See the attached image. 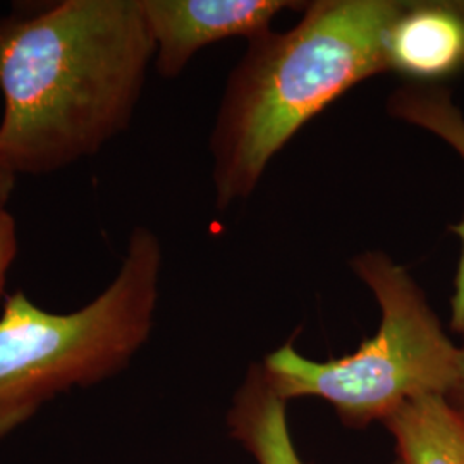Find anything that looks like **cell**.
I'll return each instance as SVG.
<instances>
[{
  "label": "cell",
  "instance_id": "9",
  "mask_svg": "<svg viewBox=\"0 0 464 464\" xmlns=\"http://www.w3.org/2000/svg\"><path fill=\"white\" fill-rule=\"evenodd\" d=\"M382 423L394 437L399 464H464V415L446 396L408 401Z\"/></svg>",
  "mask_w": 464,
  "mask_h": 464
},
{
  "label": "cell",
  "instance_id": "4",
  "mask_svg": "<svg viewBox=\"0 0 464 464\" xmlns=\"http://www.w3.org/2000/svg\"><path fill=\"white\" fill-rule=\"evenodd\" d=\"M351 268L381 306L377 334L329 362L303 356L289 341L266 354L264 366L282 398L324 399L343 425L362 430L408 401L448 396L459 346L406 266L370 249L354 255Z\"/></svg>",
  "mask_w": 464,
  "mask_h": 464
},
{
  "label": "cell",
  "instance_id": "1",
  "mask_svg": "<svg viewBox=\"0 0 464 464\" xmlns=\"http://www.w3.org/2000/svg\"><path fill=\"white\" fill-rule=\"evenodd\" d=\"M155 61L141 0H63L0 17V160L49 176L128 131Z\"/></svg>",
  "mask_w": 464,
  "mask_h": 464
},
{
  "label": "cell",
  "instance_id": "10",
  "mask_svg": "<svg viewBox=\"0 0 464 464\" xmlns=\"http://www.w3.org/2000/svg\"><path fill=\"white\" fill-rule=\"evenodd\" d=\"M17 255L16 218L0 203V303L5 299L7 276Z\"/></svg>",
  "mask_w": 464,
  "mask_h": 464
},
{
  "label": "cell",
  "instance_id": "7",
  "mask_svg": "<svg viewBox=\"0 0 464 464\" xmlns=\"http://www.w3.org/2000/svg\"><path fill=\"white\" fill-rule=\"evenodd\" d=\"M229 435L256 464H308L299 458L287 429V399L282 398L264 363H251L226 416Z\"/></svg>",
  "mask_w": 464,
  "mask_h": 464
},
{
  "label": "cell",
  "instance_id": "11",
  "mask_svg": "<svg viewBox=\"0 0 464 464\" xmlns=\"http://www.w3.org/2000/svg\"><path fill=\"white\" fill-rule=\"evenodd\" d=\"M446 399L461 415H464V341L463 344L459 346L458 373H456V379H454V383H452Z\"/></svg>",
  "mask_w": 464,
  "mask_h": 464
},
{
  "label": "cell",
  "instance_id": "13",
  "mask_svg": "<svg viewBox=\"0 0 464 464\" xmlns=\"http://www.w3.org/2000/svg\"><path fill=\"white\" fill-rule=\"evenodd\" d=\"M394 464H399V461H396V463H394Z\"/></svg>",
  "mask_w": 464,
  "mask_h": 464
},
{
  "label": "cell",
  "instance_id": "3",
  "mask_svg": "<svg viewBox=\"0 0 464 464\" xmlns=\"http://www.w3.org/2000/svg\"><path fill=\"white\" fill-rule=\"evenodd\" d=\"M162 243L138 226L116 277L82 308L53 314L23 291L0 314V442L49 402L124 372L149 343L159 304Z\"/></svg>",
  "mask_w": 464,
  "mask_h": 464
},
{
  "label": "cell",
  "instance_id": "2",
  "mask_svg": "<svg viewBox=\"0 0 464 464\" xmlns=\"http://www.w3.org/2000/svg\"><path fill=\"white\" fill-rule=\"evenodd\" d=\"M401 0H315L287 32L248 40L210 134L218 210L253 195L266 167L332 102L387 72L383 38Z\"/></svg>",
  "mask_w": 464,
  "mask_h": 464
},
{
  "label": "cell",
  "instance_id": "6",
  "mask_svg": "<svg viewBox=\"0 0 464 464\" xmlns=\"http://www.w3.org/2000/svg\"><path fill=\"white\" fill-rule=\"evenodd\" d=\"M387 72L406 83L446 84L464 74V0H401L385 38Z\"/></svg>",
  "mask_w": 464,
  "mask_h": 464
},
{
  "label": "cell",
  "instance_id": "5",
  "mask_svg": "<svg viewBox=\"0 0 464 464\" xmlns=\"http://www.w3.org/2000/svg\"><path fill=\"white\" fill-rule=\"evenodd\" d=\"M155 42L159 76L174 80L199 50L227 40L272 30V21L287 9L304 11L308 2L293 0H141Z\"/></svg>",
  "mask_w": 464,
  "mask_h": 464
},
{
  "label": "cell",
  "instance_id": "8",
  "mask_svg": "<svg viewBox=\"0 0 464 464\" xmlns=\"http://www.w3.org/2000/svg\"><path fill=\"white\" fill-rule=\"evenodd\" d=\"M385 109L392 119L446 141L464 164V114L452 99L448 84H401L389 95ZM450 231L461 239V256L454 277L449 325L464 341V217L461 222L450 226Z\"/></svg>",
  "mask_w": 464,
  "mask_h": 464
},
{
  "label": "cell",
  "instance_id": "12",
  "mask_svg": "<svg viewBox=\"0 0 464 464\" xmlns=\"http://www.w3.org/2000/svg\"><path fill=\"white\" fill-rule=\"evenodd\" d=\"M16 174L0 160V203L2 205H5L11 198L14 188H16Z\"/></svg>",
  "mask_w": 464,
  "mask_h": 464
}]
</instances>
